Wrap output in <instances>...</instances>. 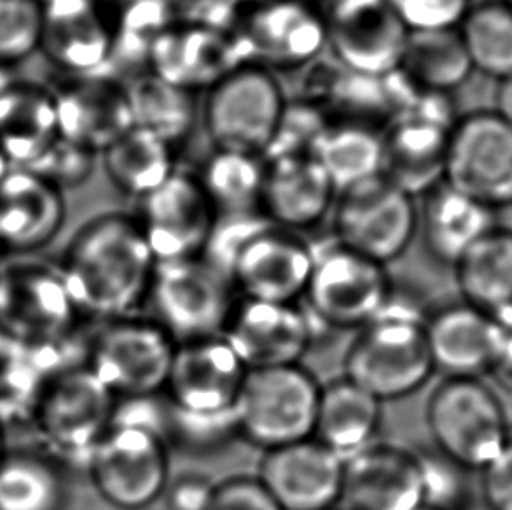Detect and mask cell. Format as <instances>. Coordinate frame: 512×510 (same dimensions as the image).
I'll use <instances>...</instances> for the list:
<instances>
[{
  "mask_svg": "<svg viewBox=\"0 0 512 510\" xmlns=\"http://www.w3.org/2000/svg\"><path fill=\"white\" fill-rule=\"evenodd\" d=\"M156 264L135 215L112 212L77 229L58 268L81 318L105 324L139 315Z\"/></svg>",
  "mask_w": 512,
  "mask_h": 510,
  "instance_id": "6da1fadb",
  "label": "cell"
},
{
  "mask_svg": "<svg viewBox=\"0 0 512 510\" xmlns=\"http://www.w3.org/2000/svg\"><path fill=\"white\" fill-rule=\"evenodd\" d=\"M427 315L392 297L380 317L355 332L343 359V376L380 402L420 392L436 374L430 359Z\"/></svg>",
  "mask_w": 512,
  "mask_h": 510,
  "instance_id": "7a4b0ae2",
  "label": "cell"
},
{
  "mask_svg": "<svg viewBox=\"0 0 512 510\" xmlns=\"http://www.w3.org/2000/svg\"><path fill=\"white\" fill-rule=\"evenodd\" d=\"M425 423L437 453L467 472H481L512 441L504 402L479 378H443L427 399Z\"/></svg>",
  "mask_w": 512,
  "mask_h": 510,
  "instance_id": "3957f363",
  "label": "cell"
},
{
  "mask_svg": "<svg viewBox=\"0 0 512 510\" xmlns=\"http://www.w3.org/2000/svg\"><path fill=\"white\" fill-rule=\"evenodd\" d=\"M114 406V393L86 364L63 369L42 390L28 421L39 441L37 449L65 470L88 469L111 427Z\"/></svg>",
  "mask_w": 512,
  "mask_h": 510,
  "instance_id": "277c9868",
  "label": "cell"
},
{
  "mask_svg": "<svg viewBox=\"0 0 512 510\" xmlns=\"http://www.w3.org/2000/svg\"><path fill=\"white\" fill-rule=\"evenodd\" d=\"M83 318L58 262L13 255L0 264V334L18 345H69Z\"/></svg>",
  "mask_w": 512,
  "mask_h": 510,
  "instance_id": "5b68a950",
  "label": "cell"
},
{
  "mask_svg": "<svg viewBox=\"0 0 512 510\" xmlns=\"http://www.w3.org/2000/svg\"><path fill=\"white\" fill-rule=\"evenodd\" d=\"M287 104L277 74L243 63L205 91L200 118L214 149L264 158Z\"/></svg>",
  "mask_w": 512,
  "mask_h": 510,
  "instance_id": "8992f818",
  "label": "cell"
},
{
  "mask_svg": "<svg viewBox=\"0 0 512 510\" xmlns=\"http://www.w3.org/2000/svg\"><path fill=\"white\" fill-rule=\"evenodd\" d=\"M320 390L301 364L249 371L235 404L238 437L263 453L312 439Z\"/></svg>",
  "mask_w": 512,
  "mask_h": 510,
  "instance_id": "52a82bcc",
  "label": "cell"
},
{
  "mask_svg": "<svg viewBox=\"0 0 512 510\" xmlns=\"http://www.w3.org/2000/svg\"><path fill=\"white\" fill-rule=\"evenodd\" d=\"M387 266L336 242L315 247L306 311L315 324L357 332L380 317L394 297Z\"/></svg>",
  "mask_w": 512,
  "mask_h": 510,
  "instance_id": "ba28073f",
  "label": "cell"
},
{
  "mask_svg": "<svg viewBox=\"0 0 512 510\" xmlns=\"http://www.w3.org/2000/svg\"><path fill=\"white\" fill-rule=\"evenodd\" d=\"M179 343L153 317L105 322L86 343L84 364L116 399L161 395Z\"/></svg>",
  "mask_w": 512,
  "mask_h": 510,
  "instance_id": "9c48e42d",
  "label": "cell"
},
{
  "mask_svg": "<svg viewBox=\"0 0 512 510\" xmlns=\"http://www.w3.org/2000/svg\"><path fill=\"white\" fill-rule=\"evenodd\" d=\"M334 240L387 266L408 252L418 235V205L383 175L346 187L333 212Z\"/></svg>",
  "mask_w": 512,
  "mask_h": 510,
  "instance_id": "30bf717a",
  "label": "cell"
},
{
  "mask_svg": "<svg viewBox=\"0 0 512 510\" xmlns=\"http://www.w3.org/2000/svg\"><path fill=\"white\" fill-rule=\"evenodd\" d=\"M233 34L245 63L278 76L317 62L327 51L329 28L313 0H266L238 9Z\"/></svg>",
  "mask_w": 512,
  "mask_h": 510,
  "instance_id": "8fae6325",
  "label": "cell"
},
{
  "mask_svg": "<svg viewBox=\"0 0 512 510\" xmlns=\"http://www.w3.org/2000/svg\"><path fill=\"white\" fill-rule=\"evenodd\" d=\"M458 116L450 95L422 91L383 128L381 175L409 196H425L443 182L444 159Z\"/></svg>",
  "mask_w": 512,
  "mask_h": 510,
  "instance_id": "7c38bea8",
  "label": "cell"
},
{
  "mask_svg": "<svg viewBox=\"0 0 512 510\" xmlns=\"http://www.w3.org/2000/svg\"><path fill=\"white\" fill-rule=\"evenodd\" d=\"M98 497L118 510H146L163 498L170 483L165 435L111 423L88 463Z\"/></svg>",
  "mask_w": 512,
  "mask_h": 510,
  "instance_id": "4fadbf2b",
  "label": "cell"
},
{
  "mask_svg": "<svg viewBox=\"0 0 512 510\" xmlns=\"http://www.w3.org/2000/svg\"><path fill=\"white\" fill-rule=\"evenodd\" d=\"M226 276L198 259L158 262L147 304L177 343L222 336L236 297Z\"/></svg>",
  "mask_w": 512,
  "mask_h": 510,
  "instance_id": "5bb4252c",
  "label": "cell"
},
{
  "mask_svg": "<svg viewBox=\"0 0 512 510\" xmlns=\"http://www.w3.org/2000/svg\"><path fill=\"white\" fill-rule=\"evenodd\" d=\"M443 182L500 212L512 207V126L493 111L457 119L444 159Z\"/></svg>",
  "mask_w": 512,
  "mask_h": 510,
  "instance_id": "9a60e30c",
  "label": "cell"
},
{
  "mask_svg": "<svg viewBox=\"0 0 512 510\" xmlns=\"http://www.w3.org/2000/svg\"><path fill=\"white\" fill-rule=\"evenodd\" d=\"M133 215L156 262L201 257L219 217L196 173L182 170L137 200Z\"/></svg>",
  "mask_w": 512,
  "mask_h": 510,
  "instance_id": "2e32d148",
  "label": "cell"
},
{
  "mask_svg": "<svg viewBox=\"0 0 512 510\" xmlns=\"http://www.w3.org/2000/svg\"><path fill=\"white\" fill-rule=\"evenodd\" d=\"M313 318L299 303L236 297L222 338L249 371L301 364L315 339Z\"/></svg>",
  "mask_w": 512,
  "mask_h": 510,
  "instance_id": "e0dca14e",
  "label": "cell"
},
{
  "mask_svg": "<svg viewBox=\"0 0 512 510\" xmlns=\"http://www.w3.org/2000/svg\"><path fill=\"white\" fill-rule=\"evenodd\" d=\"M315 247L303 235L266 224L249 238L229 269L240 297L268 303H299L312 276Z\"/></svg>",
  "mask_w": 512,
  "mask_h": 510,
  "instance_id": "ac0fdd59",
  "label": "cell"
},
{
  "mask_svg": "<svg viewBox=\"0 0 512 510\" xmlns=\"http://www.w3.org/2000/svg\"><path fill=\"white\" fill-rule=\"evenodd\" d=\"M247 373L222 336L179 343L163 397L184 413H231Z\"/></svg>",
  "mask_w": 512,
  "mask_h": 510,
  "instance_id": "d6986e66",
  "label": "cell"
},
{
  "mask_svg": "<svg viewBox=\"0 0 512 510\" xmlns=\"http://www.w3.org/2000/svg\"><path fill=\"white\" fill-rule=\"evenodd\" d=\"M149 69L168 83L198 95L245 63L231 28L173 21L147 55Z\"/></svg>",
  "mask_w": 512,
  "mask_h": 510,
  "instance_id": "ffe728a7",
  "label": "cell"
},
{
  "mask_svg": "<svg viewBox=\"0 0 512 510\" xmlns=\"http://www.w3.org/2000/svg\"><path fill=\"white\" fill-rule=\"evenodd\" d=\"M422 455L374 442L345 460L341 510H418L425 507Z\"/></svg>",
  "mask_w": 512,
  "mask_h": 510,
  "instance_id": "44dd1931",
  "label": "cell"
},
{
  "mask_svg": "<svg viewBox=\"0 0 512 510\" xmlns=\"http://www.w3.org/2000/svg\"><path fill=\"white\" fill-rule=\"evenodd\" d=\"M256 476L282 510H334L345 460L312 437L263 453Z\"/></svg>",
  "mask_w": 512,
  "mask_h": 510,
  "instance_id": "7402d4cb",
  "label": "cell"
},
{
  "mask_svg": "<svg viewBox=\"0 0 512 510\" xmlns=\"http://www.w3.org/2000/svg\"><path fill=\"white\" fill-rule=\"evenodd\" d=\"M51 90L60 137L98 156L133 128L125 84L112 76L63 77Z\"/></svg>",
  "mask_w": 512,
  "mask_h": 510,
  "instance_id": "603a6c76",
  "label": "cell"
},
{
  "mask_svg": "<svg viewBox=\"0 0 512 510\" xmlns=\"http://www.w3.org/2000/svg\"><path fill=\"white\" fill-rule=\"evenodd\" d=\"M259 212L277 226L303 235L333 212L338 189L313 154L264 159Z\"/></svg>",
  "mask_w": 512,
  "mask_h": 510,
  "instance_id": "cb8c5ba5",
  "label": "cell"
},
{
  "mask_svg": "<svg viewBox=\"0 0 512 510\" xmlns=\"http://www.w3.org/2000/svg\"><path fill=\"white\" fill-rule=\"evenodd\" d=\"M39 51L63 77L109 76L114 32L102 0H77L44 11Z\"/></svg>",
  "mask_w": 512,
  "mask_h": 510,
  "instance_id": "d4e9b609",
  "label": "cell"
},
{
  "mask_svg": "<svg viewBox=\"0 0 512 510\" xmlns=\"http://www.w3.org/2000/svg\"><path fill=\"white\" fill-rule=\"evenodd\" d=\"M67 219L60 189L25 168H11L0 180V250L34 255L53 242Z\"/></svg>",
  "mask_w": 512,
  "mask_h": 510,
  "instance_id": "484cf974",
  "label": "cell"
},
{
  "mask_svg": "<svg viewBox=\"0 0 512 510\" xmlns=\"http://www.w3.org/2000/svg\"><path fill=\"white\" fill-rule=\"evenodd\" d=\"M425 334L434 371L443 378L483 380L492 373L500 325L464 301L444 304L429 313Z\"/></svg>",
  "mask_w": 512,
  "mask_h": 510,
  "instance_id": "4316f807",
  "label": "cell"
},
{
  "mask_svg": "<svg viewBox=\"0 0 512 510\" xmlns=\"http://www.w3.org/2000/svg\"><path fill=\"white\" fill-rule=\"evenodd\" d=\"M500 226L499 212L472 200L446 182L423 196L418 233L437 262L455 268L464 255Z\"/></svg>",
  "mask_w": 512,
  "mask_h": 510,
  "instance_id": "83f0119b",
  "label": "cell"
},
{
  "mask_svg": "<svg viewBox=\"0 0 512 510\" xmlns=\"http://www.w3.org/2000/svg\"><path fill=\"white\" fill-rule=\"evenodd\" d=\"M327 28V51L341 69L369 79H383L401 69L409 32L388 4L350 20L327 23Z\"/></svg>",
  "mask_w": 512,
  "mask_h": 510,
  "instance_id": "f1b7e54d",
  "label": "cell"
},
{
  "mask_svg": "<svg viewBox=\"0 0 512 510\" xmlns=\"http://www.w3.org/2000/svg\"><path fill=\"white\" fill-rule=\"evenodd\" d=\"M464 303L500 327L512 325V229L497 226L453 268Z\"/></svg>",
  "mask_w": 512,
  "mask_h": 510,
  "instance_id": "f546056e",
  "label": "cell"
},
{
  "mask_svg": "<svg viewBox=\"0 0 512 510\" xmlns=\"http://www.w3.org/2000/svg\"><path fill=\"white\" fill-rule=\"evenodd\" d=\"M58 135L53 90L16 79L0 97V151L7 161L28 168Z\"/></svg>",
  "mask_w": 512,
  "mask_h": 510,
  "instance_id": "4dcf8cb0",
  "label": "cell"
},
{
  "mask_svg": "<svg viewBox=\"0 0 512 510\" xmlns=\"http://www.w3.org/2000/svg\"><path fill=\"white\" fill-rule=\"evenodd\" d=\"M381 421L383 402L343 376L322 385L313 437L348 460L374 444Z\"/></svg>",
  "mask_w": 512,
  "mask_h": 510,
  "instance_id": "1f68e13d",
  "label": "cell"
},
{
  "mask_svg": "<svg viewBox=\"0 0 512 510\" xmlns=\"http://www.w3.org/2000/svg\"><path fill=\"white\" fill-rule=\"evenodd\" d=\"M133 126L153 133L177 149L200 118L196 95L168 83L151 70L139 72L125 84Z\"/></svg>",
  "mask_w": 512,
  "mask_h": 510,
  "instance_id": "d6a6232c",
  "label": "cell"
},
{
  "mask_svg": "<svg viewBox=\"0 0 512 510\" xmlns=\"http://www.w3.org/2000/svg\"><path fill=\"white\" fill-rule=\"evenodd\" d=\"M313 156L324 166L338 193L383 170V128L362 121L331 119Z\"/></svg>",
  "mask_w": 512,
  "mask_h": 510,
  "instance_id": "836d02e7",
  "label": "cell"
},
{
  "mask_svg": "<svg viewBox=\"0 0 512 510\" xmlns=\"http://www.w3.org/2000/svg\"><path fill=\"white\" fill-rule=\"evenodd\" d=\"M399 70L416 88L437 95H451L474 74L458 28L409 32Z\"/></svg>",
  "mask_w": 512,
  "mask_h": 510,
  "instance_id": "e575fe53",
  "label": "cell"
},
{
  "mask_svg": "<svg viewBox=\"0 0 512 510\" xmlns=\"http://www.w3.org/2000/svg\"><path fill=\"white\" fill-rule=\"evenodd\" d=\"M175 151L165 140L133 126L100 156L112 186L140 200L177 172Z\"/></svg>",
  "mask_w": 512,
  "mask_h": 510,
  "instance_id": "d590c367",
  "label": "cell"
},
{
  "mask_svg": "<svg viewBox=\"0 0 512 510\" xmlns=\"http://www.w3.org/2000/svg\"><path fill=\"white\" fill-rule=\"evenodd\" d=\"M41 449H7L0 462V510H63L67 479Z\"/></svg>",
  "mask_w": 512,
  "mask_h": 510,
  "instance_id": "8d00e7d4",
  "label": "cell"
},
{
  "mask_svg": "<svg viewBox=\"0 0 512 510\" xmlns=\"http://www.w3.org/2000/svg\"><path fill=\"white\" fill-rule=\"evenodd\" d=\"M264 172L261 156L214 149L194 173L217 214L224 215L259 212Z\"/></svg>",
  "mask_w": 512,
  "mask_h": 510,
  "instance_id": "74e56055",
  "label": "cell"
},
{
  "mask_svg": "<svg viewBox=\"0 0 512 510\" xmlns=\"http://www.w3.org/2000/svg\"><path fill=\"white\" fill-rule=\"evenodd\" d=\"M458 32L474 72L497 83L512 77V7L506 0L474 2Z\"/></svg>",
  "mask_w": 512,
  "mask_h": 510,
  "instance_id": "f35d334b",
  "label": "cell"
},
{
  "mask_svg": "<svg viewBox=\"0 0 512 510\" xmlns=\"http://www.w3.org/2000/svg\"><path fill=\"white\" fill-rule=\"evenodd\" d=\"M41 39L37 0H0V65L14 69L41 49Z\"/></svg>",
  "mask_w": 512,
  "mask_h": 510,
  "instance_id": "ab89813d",
  "label": "cell"
},
{
  "mask_svg": "<svg viewBox=\"0 0 512 510\" xmlns=\"http://www.w3.org/2000/svg\"><path fill=\"white\" fill-rule=\"evenodd\" d=\"M235 437H238L235 411L193 414L168 406V444L173 442L175 446L193 453H208L226 446Z\"/></svg>",
  "mask_w": 512,
  "mask_h": 510,
  "instance_id": "60d3db41",
  "label": "cell"
},
{
  "mask_svg": "<svg viewBox=\"0 0 512 510\" xmlns=\"http://www.w3.org/2000/svg\"><path fill=\"white\" fill-rule=\"evenodd\" d=\"M97 158L98 154L90 149L58 135L25 170L65 193L67 189H77L91 179Z\"/></svg>",
  "mask_w": 512,
  "mask_h": 510,
  "instance_id": "b9f144b4",
  "label": "cell"
},
{
  "mask_svg": "<svg viewBox=\"0 0 512 510\" xmlns=\"http://www.w3.org/2000/svg\"><path fill=\"white\" fill-rule=\"evenodd\" d=\"M331 119L326 112L308 100L287 104L277 135L271 142L264 159L282 158V156H301L313 154L315 144L322 131L326 130Z\"/></svg>",
  "mask_w": 512,
  "mask_h": 510,
  "instance_id": "7bdbcfd3",
  "label": "cell"
},
{
  "mask_svg": "<svg viewBox=\"0 0 512 510\" xmlns=\"http://www.w3.org/2000/svg\"><path fill=\"white\" fill-rule=\"evenodd\" d=\"M422 455L425 467V507L437 510H467L474 502V493L469 488L467 477L472 472L460 469L444 456Z\"/></svg>",
  "mask_w": 512,
  "mask_h": 510,
  "instance_id": "ee69618b",
  "label": "cell"
},
{
  "mask_svg": "<svg viewBox=\"0 0 512 510\" xmlns=\"http://www.w3.org/2000/svg\"><path fill=\"white\" fill-rule=\"evenodd\" d=\"M474 0H388L408 32L453 30L462 25Z\"/></svg>",
  "mask_w": 512,
  "mask_h": 510,
  "instance_id": "f6af8a7d",
  "label": "cell"
},
{
  "mask_svg": "<svg viewBox=\"0 0 512 510\" xmlns=\"http://www.w3.org/2000/svg\"><path fill=\"white\" fill-rule=\"evenodd\" d=\"M208 510H282L257 476H233L215 483Z\"/></svg>",
  "mask_w": 512,
  "mask_h": 510,
  "instance_id": "bcb514c9",
  "label": "cell"
},
{
  "mask_svg": "<svg viewBox=\"0 0 512 510\" xmlns=\"http://www.w3.org/2000/svg\"><path fill=\"white\" fill-rule=\"evenodd\" d=\"M478 490L486 510H512V441L479 472Z\"/></svg>",
  "mask_w": 512,
  "mask_h": 510,
  "instance_id": "7dc6e473",
  "label": "cell"
},
{
  "mask_svg": "<svg viewBox=\"0 0 512 510\" xmlns=\"http://www.w3.org/2000/svg\"><path fill=\"white\" fill-rule=\"evenodd\" d=\"M215 483L203 474H180L170 479L163 500L167 510H208Z\"/></svg>",
  "mask_w": 512,
  "mask_h": 510,
  "instance_id": "c3c4849f",
  "label": "cell"
},
{
  "mask_svg": "<svg viewBox=\"0 0 512 510\" xmlns=\"http://www.w3.org/2000/svg\"><path fill=\"white\" fill-rule=\"evenodd\" d=\"M313 2L319 6L327 23L350 20L388 4V0H313Z\"/></svg>",
  "mask_w": 512,
  "mask_h": 510,
  "instance_id": "681fc988",
  "label": "cell"
},
{
  "mask_svg": "<svg viewBox=\"0 0 512 510\" xmlns=\"http://www.w3.org/2000/svg\"><path fill=\"white\" fill-rule=\"evenodd\" d=\"M490 376L502 388L512 390V325L500 327L499 346Z\"/></svg>",
  "mask_w": 512,
  "mask_h": 510,
  "instance_id": "f907efd6",
  "label": "cell"
},
{
  "mask_svg": "<svg viewBox=\"0 0 512 510\" xmlns=\"http://www.w3.org/2000/svg\"><path fill=\"white\" fill-rule=\"evenodd\" d=\"M492 111L504 119L507 125L512 126V77L497 83L495 107H493Z\"/></svg>",
  "mask_w": 512,
  "mask_h": 510,
  "instance_id": "816d5d0a",
  "label": "cell"
},
{
  "mask_svg": "<svg viewBox=\"0 0 512 510\" xmlns=\"http://www.w3.org/2000/svg\"><path fill=\"white\" fill-rule=\"evenodd\" d=\"M16 81V77L13 76V69L0 65V97L4 95V91Z\"/></svg>",
  "mask_w": 512,
  "mask_h": 510,
  "instance_id": "f5cc1de1",
  "label": "cell"
},
{
  "mask_svg": "<svg viewBox=\"0 0 512 510\" xmlns=\"http://www.w3.org/2000/svg\"><path fill=\"white\" fill-rule=\"evenodd\" d=\"M6 430L7 427L4 425V421L0 420V462L4 460V456H6L7 453Z\"/></svg>",
  "mask_w": 512,
  "mask_h": 510,
  "instance_id": "db71d44e",
  "label": "cell"
},
{
  "mask_svg": "<svg viewBox=\"0 0 512 510\" xmlns=\"http://www.w3.org/2000/svg\"><path fill=\"white\" fill-rule=\"evenodd\" d=\"M13 166H11V163L7 161L6 156L2 154V151H0V180L4 179L6 177L7 173H9V170H11Z\"/></svg>",
  "mask_w": 512,
  "mask_h": 510,
  "instance_id": "11a10c76",
  "label": "cell"
},
{
  "mask_svg": "<svg viewBox=\"0 0 512 510\" xmlns=\"http://www.w3.org/2000/svg\"><path fill=\"white\" fill-rule=\"evenodd\" d=\"M233 2H235L238 7H245L252 6V4H259V2H266V0H233Z\"/></svg>",
  "mask_w": 512,
  "mask_h": 510,
  "instance_id": "9f6ffc18",
  "label": "cell"
},
{
  "mask_svg": "<svg viewBox=\"0 0 512 510\" xmlns=\"http://www.w3.org/2000/svg\"><path fill=\"white\" fill-rule=\"evenodd\" d=\"M418 510H437V509H432V507H422V509H418Z\"/></svg>",
  "mask_w": 512,
  "mask_h": 510,
  "instance_id": "6f0895ef",
  "label": "cell"
},
{
  "mask_svg": "<svg viewBox=\"0 0 512 510\" xmlns=\"http://www.w3.org/2000/svg\"><path fill=\"white\" fill-rule=\"evenodd\" d=\"M507 4L512 7V0H506Z\"/></svg>",
  "mask_w": 512,
  "mask_h": 510,
  "instance_id": "680465c9",
  "label": "cell"
}]
</instances>
